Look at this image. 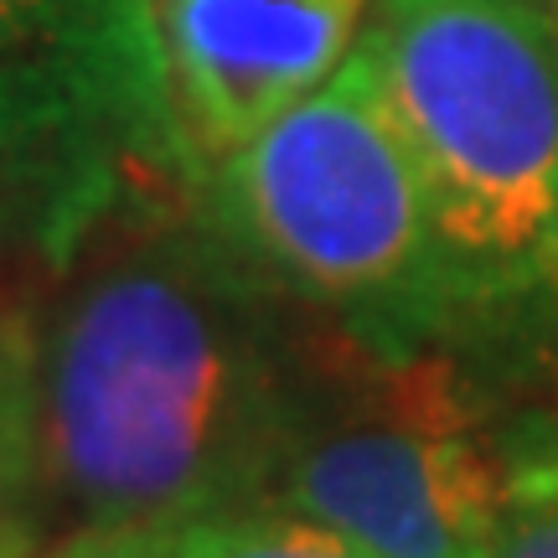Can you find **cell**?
<instances>
[{
	"instance_id": "11",
	"label": "cell",
	"mask_w": 558,
	"mask_h": 558,
	"mask_svg": "<svg viewBox=\"0 0 558 558\" xmlns=\"http://www.w3.org/2000/svg\"><path fill=\"white\" fill-rule=\"evenodd\" d=\"M538 5H543V11H554V16H558V0H538Z\"/></svg>"
},
{
	"instance_id": "5",
	"label": "cell",
	"mask_w": 558,
	"mask_h": 558,
	"mask_svg": "<svg viewBox=\"0 0 558 558\" xmlns=\"http://www.w3.org/2000/svg\"><path fill=\"white\" fill-rule=\"evenodd\" d=\"M367 0H156L160 78L192 156L222 160L341 68Z\"/></svg>"
},
{
	"instance_id": "1",
	"label": "cell",
	"mask_w": 558,
	"mask_h": 558,
	"mask_svg": "<svg viewBox=\"0 0 558 558\" xmlns=\"http://www.w3.org/2000/svg\"><path fill=\"white\" fill-rule=\"evenodd\" d=\"M316 378L228 228H114L73 269L37 362L52 486L83 527L269 507Z\"/></svg>"
},
{
	"instance_id": "7",
	"label": "cell",
	"mask_w": 558,
	"mask_h": 558,
	"mask_svg": "<svg viewBox=\"0 0 558 558\" xmlns=\"http://www.w3.org/2000/svg\"><path fill=\"white\" fill-rule=\"evenodd\" d=\"M47 486L37 367L0 352V558H37Z\"/></svg>"
},
{
	"instance_id": "9",
	"label": "cell",
	"mask_w": 558,
	"mask_h": 558,
	"mask_svg": "<svg viewBox=\"0 0 558 558\" xmlns=\"http://www.w3.org/2000/svg\"><path fill=\"white\" fill-rule=\"evenodd\" d=\"M486 558H558V456L512 465V497Z\"/></svg>"
},
{
	"instance_id": "10",
	"label": "cell",
	"mask_w": 558,
	"mask_h": 558,
	"mask_svg": "<svg viewBox=\"0 0 558 558\" xmlns=\"http://www.w3.org/2000/svg\"><path fill=\"white\" fill-rule=\"evenodd\" d=\"M41 558H171L166 527H83Z\"/></svg>"
},
{
	"instance_id": "3",
	"label": "cell",
	"mask_w": 558,
	"mask_h": 558,
	"mask_svg": "<svg viewBox=\"0 0 558 558\" xmlns=\"http://www.w3.org/2000/svg\"><path fill=\"white\" fill-rule=\"evenodd\" d=\"M218 218L311 300L373 316L445 300L424 177L362 47L218 160Z\"/></svg>"
},
{
	"instance_id": "8",
	"label": "cell",
	"mask_w": 558,
	"mask_h": 558,
	"mask_svg": "<svg viewBox=\"0 0 558 558\" xmlns=\"http://www.w3.org/2000/svg\"><path fill=\"white\" fill-rule=\"evenodd\" d=\"M166 543H171V558H373L331 522L305 518L279 501L177 522L166 527Z\"/></svg>"
},
{
	"instance_id": "6",
	"label": "cell",
	"mask_w": 558,
	"mask_h": 558,
	"mask_svg": "<svg viewBox=\"0 0 558 558\" xmlns=\"http://www.w3.org/2000/svg\"><path fill=\"white\" fill-rule=\"evenodd\" d=\"M0 62L52 83L68 109L171 124L156 0H0Z\"/></svg>"
},
{
	"instance_id": "2",
	"label": "cell",
	"mask_w": 558,
	"mask_h": 558,
	"mask_svg": "<svg viewBox=\"0 0 558 558\" xmlns=\"http://www.w3.org/2000/svg\"><path fill=\"white\" fill-rule=\"evenodd\" d=\"M424 177L445 295L558 290V21L538 0H378L357 37Z\"/></svg>"
},
{
	"instance_id": "4",
	"label": "cell",
	"mask_w": 558,
	"mask_h": 558,
	"mask_svg": "<svg viewBox=\"0 0 558 558\" xmlns=\"http://www.w3.org/2000/svg\"><path fill=\"white\" fill-rule=\"evenodd\" d=\"M507 497L512 465L481 445L435 367H388L352 388L320 362L275 501L373 558H486Z\"/></svg>"
}]
</instances>
